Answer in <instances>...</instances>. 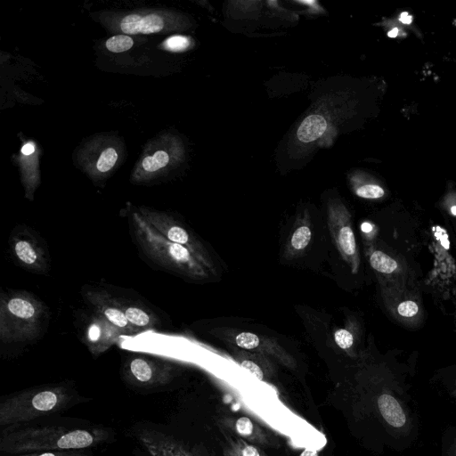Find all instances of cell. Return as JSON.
Listing matches in <instances>:
<instances>
[{"label":"cell","instance_id":"1","mask_svg":"<svg viewBox=\"0 0 456 456\" xmlns=\"http://www.w3.org/2000/svg\"><path fill=\"white\" fill-rule=\"evenodd\" d=\"M114 439V431L102 425L28 422L1 429L0 455L48 450L94 449Z\"/></svg>","mask_w":456,"mask_h":456},{"label":"cell","instance_id":"2","mask_svg":"<svg viewBox=\"0 0 456 456\" xmlns=\"http://www.w3.org/2000/svg\"><path fill=\"white\" fill-rule=\"evenodd\" d=\"M91 398L81 395L71 382L35 386L1 397V429L35 421L67 411Z\"/></svg>","mask_w":456,"mask_h":456},{"label":"cell","instance_id":"3","mask_svg":"<svg viewBox=\"0 0 456 456\" xmlns=\"http://www.w3.org/2000/svg\"><path fill=\"white\" fill-rule=\"evenodd\" d=\"M128 224L139 251L158 268L192 281L208 277V271L187 248L166 239L137 210L130 214Z\"/></svg>","mask_w":456,"mask_h":456},{"label":"cell","instance_id":"4","mask_svg":"<svg viewBox=\"0 0 456 456\" xmlns=\"http://www.w3.org/2000/svg\"><path fill=\"white\" fill-rule=\"evenodd\" d=\"M49 310L31 292L23 289L4 291L0 297V341L7 346L36 342L45 333Z\"/></svg>","mask_w":456,"mask_h":456},{"label":"cell","instance_id":"5","mask_svg":"<svg viewBox=\"0 0 456 456\" xmlns=\"http://www.w3.org/2000/svg\"><path fill=\"white\" fill-rule=\"evenodd\" d=\"M181 373L180 367L173 362L141 353L129 354L120 369L125 385L139 393L166 390Z\"/></svg>","mask_w":456,"mask_h":456},{"label":"cell","instance_id":"6","mask_svg":"<svg viewBox=\"0 0 456 456\" xmlns=\"http://www.w3.org/2000/svg\"><path fill=\"white\" fill-rule=\"evenodd\" d=\"M137 211L161 235L174 243L187 248L208 273L216 274V265L208 250L183 223L166 212L148 208Z\"/></svg>","mask_w":456,"mask_h":456},{"label":"cell","instance_id":"7","mask_svg":"<svg viewBox=\"0 0 456 456\" xmlns=\"http://www.w3.org/2000/svg\"><path fill=\"white\" fill-rule=\"evenodd\" d=\"M9 249L13 262L35 274H47L51 258L44 240L30 227L16 226L9 237Z\"/></svg>","mask_w":456,"mask_h":456},{"label":"cell","instance_id":"8","mask_svg":"<svg viewBox=\"0 0 456 456\" xmlns=\"http://www.w3.org/2000/svg\"><path fill=\"white\" fill-rule=\"evenodd\" d=\"M130 434L151 456H207L202 450L150 424H136Z\"/></svg>","mask_w":456,"mask_h":456},{"label":"cell","instance_id":"9","mask_svg":"<svg viewBox=\"0 0 456 456\" xmlns=\"http://www.w3.org/2000/svg\"><path fill=\"white\" fill-rule=\"evenodd\" d=\"M81 295L92 312L103 317L114 326L121 336L140 333L127 321L118 297L110 289L95 285H85Z\"/></svg>","mask_w":456,"mask_h":456},{"label":"cell","instance_id":"10","mask_svg":"<svg viewBox=\"0 0 456 456\" xmlns=\"http://www.w3.org/2000/svg\"><path fill=\"white\" fill-rule=\"evenodd\" d=\"M328 226L338 253L351 268L358 270V252L350 215L340 201H332L328 207Z\"/></svg>","mask_w":456,"mask_h":456},{"label":"cell","instance_id":"11","mask_svg":"<svg viewBox=\"0 0 456 456\" xmlns=\"http://www.w3.org/2000/svg\"><path fill=\"white\" fill-rule=\"evenodd\" d=\"M213 334L234 346L275 359L278 362L289 369H296L295 358L284 349L275 339L250 331L234 332L233 330H217Z\"/></svg>","mask_w":456,"mask_h":456},{"label":"cell","instance_id":"12","mask_svg":"<svg viewBox=\"0 0 456 456\" xmlns=\"http://www.w3.org/2000/svg\"><path fill=\"white\" fill-rule=\"evenodd\" d=\"M121 334L103 317L93 313L82 328L81 338L94 356H99L116 343Z\"/></svg>","mask_w":456,"mask_h":456},{"label":"cell","instance_id":"13","mask_svg":"<svg viewBox=\"0 0 456 456\" xmlns=\"http://www.w3.org/2000/svg\"><path fill=\"white\" fill-rule=\"evenodd\" d=\"M227 428H231L236 436L259 447H276L279 441L265 430L255 420L247 417L226 418L223 420Z\"/></svg>","mask_w":456,"mask_h":456},{"label":"cell","instance_id":"14","mask_svg":"<svg viewBox=\"0 0 456 456\" xmlns=\"http://www.w3.org/2000/svg\"><path fill=\"white\" fill-rule=\"evenodd\" d=\"M117 297L127 321L140 332L161 326L159 315L142 301L118 295Z\"/></svg>","mask_w":456,"mask_h":456},{"label":"cell","instance_id":"15","mask_svg":"<svg viewBox=\"0 0 456 456\" xmlns=\"http://www.w3.org/2000/svg\"><path fill=\"white\" fill-rule=\"evenodd\" d=\"M231 354L240 367L248 370L261 381L271 380L276 373L275 365L265 354L234 347L232 349Z\"/></svg>","mask_w":456,"mask_h":456},{"label":"cell","instance_id":"16","mask_svg":"<svg viewBox=\"0 0 456 456\" xmlns=\"http://www.w3.org/2000/svg\"><path fill=\"white\" fill-rule=\"evenodd\" d=\"M163 27V19L154 13L144 17L138 14H129L123 18L120 22V28L126 35L157 33Z\"/></svg>","mask_w":456,"mask_h":456},{"label":"cell","instance_id":"17","mask_svg":"<svg viewBox=\"0 0 456 456\" xmlns=\"http://www.w3.org/2000/svg\"><path fill=\"white\" fill-rule=\"evenodd\" d=\"M312 240V229L306 220H302L292 231L286 244V255L295 256L308 247Z\"/></svg>","mask_w":456,"mask_h":456},{"label":"cell","instance_id":"18","mask_svg":"<svg viewBox=\"0 0 456 456\" xmlns=\"http://www.w3.org/2000/svg\"><path fill=\"white\" fill-rule=\"evenodd\" d=\"M223 456H268L259 446L236 436H226L223 445Z\"/></svg>","mask_w":456,"mask_h":456},{"label":"cell","instance_id":"19","mask_svg":"<svg viewBox=\"0 0 456 456\" xmlns=\"http://www.w3.org/2000/svg\"><path fill=\"white\" fill-rule=\"evenodd\" d=\"M327 128L326 119L317 114L306 117L299 126L297 136L303 142H311L322 135Z\"/></svg>","mask_w":456,"mask_h":456},{"label":"cell","instance_id":"20","mask_svg":"<svg viewBox=\"0 0 456 456\" xmlns=\"http://www.w3.org/2000/svg\"><path fill=\"white\" fill-rule=\"evenodd\" d=\"M436 382L443 396L456 404V369L439 372Z\"/></svg>","mask_w":456,"mask_h":456},{"label":"cell","instance_id":"21","mask_svg":"<svg viewBox=\"0 0 456 456\" xmlns=\"http://www.w3.org/2000/svg\"><path fill=\"white\" fill-rule=\"evenodd\" d=\"M370 264L374 270L387 274L392 273L398 267L395 259L379 250L370 255Z\"/></svg>","mask_w":456,"mask_h":456},{"label":"cell","instance_id":"22","mask_svg":"<svg viewBox=\"0 0 456 456\" xmlns=\"http://www.w3.org/2000/svg\"><path fill=\"white\" fill-rule=\"evenodd\" d=\"M440 456H456V425L448 426L441 437Z\"/></svg>","mask_w":456,"mask_h":456},{"label":"cell","instance_id":"23","mask_svg":"<svg viewBox=\"0 0 456 456\" xmlns=\"http://www.w3.org/2000/svg\"><path fill=\"white\" fill-rule=\"evenodd\" d=\"M93 454L92 449H80L38 451L8 456H93Z\"/></svg>","mask_w":456,"mask_h":456},{"label":"cell","instance_id":"24","mask_svg":"<svg viewBox=\"0 0 456 456\" xmlns=\"http://www.w3.org/2000/svg\"><path fill=\"white\" fill-rule=\"evenodd\" d=\"M169 161L167 153L158 151L152 156H148L142 160V167L147 172H155L164 167Z\"/></svg>","mask_w":456,"mask_h":456},{"label":"cell","instance_id":"25","mask_svg":"<svg viewBox=\"0 0 456 456\" xmlns=\"http://www.w3.org/2000/svg\"><path fill=\"white\" fill-rule=\"evenodd\" d=\"M134 45L133 39L126 35H117L106 41V47L112 53H121L130 49Z\"/></svg>","mask_w":456,"mask_h":456},{"label":"cell","instance_id":"26","mask_svg":"<svg viewBox=\"0 0 456 456\" xmlns=\"http://www.w3.org/2000/svg\"><path fill=\"white\" fill-rule=\"evenodd\" d=\"M118 154L115 149L107 148L104 150L97 161L96 167L100 172L110 171L115 165Z\"/></svg>","mask_w":456,"mask_h":456},{"label":"cell","instance_id":"27","mask_svg":"<svg viewBox=\"0 0 456 456\" xmlns=\"http://www.w3.org/2000/svg\"><path fill=\"white\" fill-rule=\"evenodd\" d=\"M333 338L336 345L342 350H348L353 346L354 335L346 328L337 330L334 332Z\"/></svg>","mask_w":456,"mask_h":456},{"label":"cell","instance_id":"28","mask_svg":"<svg viewBox=\"0 0 456 456\" xmlns=\"http://www.w3.org/2000/svg\"><path fill=\"white\" fill-rule=\"evenodd\" d=\"M357 196L363 199H379L384 196V190L377 184H364L355 191Z\"/></svg>","mask_w":456,"mask_h":456},{"label":"cell","instance_id":"29","mask_svg":"<svg viewBox=\"0 0 456 456\" xmlns=\"http://www.w3.org/2000/svg\"><path fill=\"white\" fill-rule=\"evenodd\" d=\"M165 47L173 52L183 51L189 45V38L183 36H174L165 41Z\"/></svg>","mask_w":456,"mask_h":456},{"label":"cell","instance_id":"30","mask_svg":"<svg viewBox=\"0 0 456 456\" xmlns=\"http://www.w3.org/2000/svg\"><path fill=\"white\" fill-rule=\"evenodd\" d=\"M397 312L401 316L411 317L417 314L419 312L418 305L411 300L402 302L398 307Z\"/></svg>","mask_w":456,"mask_h":456},{"label":"cell","instance_id":"31","mask_svg":"<svg viewBox=\"0 0 456 456\" xmlns=\"http://www.w3.org/2000/svg\"><path fill=\"white\" fill-rule=\"evenodd\" d=\"M35 151V146L32 142H27L21 148V152L24 155H30Z\"/></svg>","mask_w":456,"mask_h":456},{"label":"cell","instance_id":"32","mask_svg":"<svg viewBox=\"0 0 456 456\" xmlns=\"http://www.w3.org/2000/svg\"><path fill=\"white\" fill-rule=\"evenodd\" d=\"M399 20H400V21H402L403 24H411V20H412V16H411V15H409V13H408V12H402V13H401Z\"/></svg>","mask_w":456,"mask_h":456},{"label":"cell","instance_id":"33","mask_svg":"<svg viewBox=\"0 0 456 456\" xmlns=\"http://www.w3.org/2000/svg\"><path fill=\"white\" fill-rule=\"evenodd\" d=\"M299 456H319V452L316 450L305 449Z\"/></svg>","mask_w":456,"mask_h":456},{"label":"cell","instance_id":"34","mask_svg":"<svg viewBox=\"0 0 456 456\" xmlns=\"http://www.w3.org/2000/svg\"><path fill=\"white\" fill-rule=\"evenodd\" d=\"M133 456H151L148 452H146L143 449L135 448L133 451Z\"/></svg>","mask_w":456,"mask_h":456},{"label":"cell","instance_id":"35","mask_svg":"<svg viewBox=\"0 0 456 456\" xmlns=\"http://www.w3.org/2000/svg\"><path fill=\"white\" fill-rule=\"evenodd\" d=\"M398 31L399 30L397 28H394L390 31H388L387 36L389 37H395L398 35Z\"/></svg>","mask_w":456,"mask_h":456},{"label":"cell","instance_id":"36","mask_svg":"<svg viewBox=\"0 0 456 456\" xmlns=\"http://www.w3.org/2000/svg\"><path fill=\"white\" fill-rule=\"evenodd\" d=\"M451 211L454 216H456V206L452 207Z\"/></svg>","mask_w":456,"mask_h":456}]
</instances>
